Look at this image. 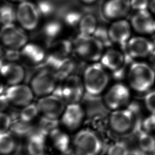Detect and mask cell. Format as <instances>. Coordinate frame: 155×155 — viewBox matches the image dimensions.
<instances>
[{"instance_id": "obj_1", "label": "cell", "mask_w": 155, "mask_h": 155, "mask_svg": "<svg viewBox=\"0 0 155 155\" xmlns=\"http://www.w3.org/2000/svg\"><path fill=\"white\" fill-rule=\"evenodd\" d=\"M127 81L133 90L144 93L153 87L155 81V71L149 63L133 62L127 70Z\"/></svg>"}, {"instance_id": "obj_2", "label": "cell", "mask_w": 155, "mask_h": 155, "mask_svg": "<svg viewBox=\"0 0 155 155\" xmlns=\"http://www.w3.org/2000/svg\"><path fill=\"white\" fill-rule=\"evenodd\" d=\"M73 44V52L84 61L97 62L100 60L104 52V47L94 36H86L79 34Z\"/></svg>"}, {"instance_id": "obj_3", "label": "cell", "mask_w": 155, "mask_h": 155, "mask_svg": "<svg viewBox=\"0 0 155 155\" xmlns=\"http://www.w3.org/2000/svg\"><path fill=\"white\" fill-rule=\"evenodd\" d=\"M100 61L101 65L110 72L114 79L117 80L123 79L127 75V65L133 62L124 52L113 48H108L104 51Z\"/></svg>"}, {"instance_id": "obj_4", "label": "cell", "mask_w": 155, "mask_h": 155, "mask_svg": "<svg viewBox=\"0 0 155 155\" xmlns=\"http://www.w3.org/2000/svg\"><path fill=\"white\" fill-rule=\"evenodd\" d=\"M82 81L86 93L99 95L107 86L109 76L100 63H92L85 69Z\"/></svg>"}, {"instance_id": "obj_5", "label": "cell", "mask_w": 155, "mask_h": 155, "mask_svg": "<svg viewBox=\"0 0 155 155\" xmlns=\"http://www.w3.org/2000/svg\"><path fill=\"white\" fill-rule=\"evenodd\" d=\"M73 144L78 155H99L103 148L99 136L89 129L78 132L73 139Z\"/></svg>"}, {"instance_id": "obj_6", "label": "cell", "mask_w": 155, "mask_h": 155, "mask_svg": "<svg viewBox=\"0 0 155 155\" xmlns=\"http://www.w3.org/2000/svg\"><path fill=\"white\" fill-rule=\"evenodd\" d=\"M84 93L83 81L77 75L72 74L63 80L61 85L57 86L53 94L69 104L81 101Z\"/></svg>"}, {"instance_id": "obj_7", "label": "cell", "mask_w": 155, "mask_h": 155, "mask_svg": "<svg viewBox=\"0 0 155 155\" xmlns=\"http://www.w3.org/2000/svg\"><path fill=\"white\" fill-rule=\"evenodd\" d=\"M0 41L8 50H20L28 43V37L19 26L6 24L0 28Z\"/></svg>"}, {"instance_id": "obj_8", "label": "cell", "mask_w": 155, "mask_h": 155, "mask_svg": "<svg viewBox=\"0 0 155 155\" xmlns=\"http://www.w3.org/2000/svg\"><path fill=\"white\" fill-rule=\"evenodd\" d=\"M58 81L54 71L50 69H43L32 78L30 87L35 96L40 98L53 94L58 86Z\"/></svg>"}, {"instance_id": "obj_9", "label": "cell", "mask_w": 155, "mask_h": 155, "mask_svg": "<svg viewBox=\"0 0 155 155\" xmlns=\"http://www.w3.org/2000/svg\"><path fill=\"white\" fill-rule=\"evenodd\" d=\"M41 14L36 5L25 0L16 8V19L19 26L25 31H32L39 24Z\"/></svg>"}, {"instance_id": "obj_10", "label": "cell", "mask_w": 155, "mask_h": 155, "mask_svg": "<svg viewBox=\"0 0 155 155\" xmlns=\"http://www.w3.org/2000/svg\"><path fill=\"white\" fill-rule=\"evenodd\" d=\"M39 114L49 119L58 120L65 108V102L52 94L40 97L37 101Z\"/></svg>"}, {"instance_id": "obj_11", "label": "cell", "mask_w": 155, "mask_h": 155, "mask_svg": "<svg viewBox=\"0 0 155 155\" xmlns=\"http://www.w3.org/2000/svg\"><path fill=\"white\" fill-rule=\"evenodd\" d=\"M81 101L85 115L91 120L103 119L108 115L110 109L99 95H91L85 92Z\"/></svg>"}, {"instance_id": "obj_12", "label": "cell", "mask_w": 155, "mask_h": 155, "mask_svg": "<svg viewBox=\"0 0 155 155\" xmlns=\"http://www.w3.org/2000/svg\"><path fill=\"white\" fill-rule=\"evenodd\" d=\"M125 54L132 60L148 58L154 50L153 41L144 37H131L125 47Z\"/></svg>"}, {"instance_id": "obj_13", "label": "cell", "mask_w": 155, "mask_h": 155, "mask_svg": "<svg viewBox=\"0 0 155 155\" xmlns=\"http://www.w3.org/2000/svg\"><path fill=\"white\" fill-rule=\"evenodd\" d=\"M5 94L11 105L20 108L32 103L35 96L30 86L22 83L9 86Z\"/></svg>"}, {"instance_id": "obj_14", "label": "cell", "mask_w": 155, "mask_h": 155, "mask_svg": "<svg viewBox=\"0 0 155 155\" xmlns=\"http://www.w3.org/2000/svg\"><path fill=\"white\" fill-rule=\"evenodd\" d=\"M130 92L126 85L117 83L112 86L106 93L104 101L110 110H119L129 101Z\"/></svg>"}, {"instance_id": "obj_15", "label": "cell", "mask_w": 155, "mask_h": 155, "mask_svg": "<svg viewBox=\"0 0 155 155\" xmlns=\"http://www.w3.org/2000/svg\"><path fill=\"white\" fill-rule=\"evenodd\" d=\"M84 115L82 106L78 103L69 104L61 116V123L68 130L74 131L81 124Z\"/></svg>"}, {"instance_id": "obj_16", "label": "cell", "mask_w": 155, "mask_h": 155, "mask_svg": "<svg viewBox=\"0 0 155 155\" xmlns=\"http://www.w3.org/2000/svg\"><path fill=\"white\" fill-rule=\"evenodd\" d=\"M108 32L112 43L124 48L131 37L132 27L126 20H117L110 25Z\"/></svg>"}, {"instance_id": "obj_17", "label": "cell", "mask_w": 155, "mask_h": 155, "mask_svg": "<svg viewBox=\"0 0 155 155\" xmlns=\"http://www.w3.org/2000/svg\"><path fill=\"white\" fill-rule=\"evenodd\" d=\"M130 22L132 28L139 34L149 35L155 33V20L148 10L137 11Z\"/></svg>"}, {"instance_id": "obj_18", "label": "cell", "mask_w": 155, "mask_h": 155, "mask_svg": "<svg viewBox=\"0 0 155 155\" xmlns=\"http://www.w3.org/2000/svg\"><path fill=\"white\" fill-rule=\"evenodd\" d=\"M131 9L130 0H107L104 3L102 12L107 19L115 21L123 19Z\"/></svg>"}, {"instance_id": "obj_19", "label": "cell", "mask_w": 155, "mask_h": 155, "mask_svg": "<svg viewBox=\"0 0 155 155\" xmlns=\"http://www.w3.org/2000/svg\"><path fill=\"white\" fill-rule=\"evenodd\" d=\"M47 54L43 47L38 44L29 43L20 50V59L29 66H37L43 63Z\"/></svg>"}, {"instance_id": "obj_20", "label": "cell", "mask_w": 155, "mask_h": 155, "mask_svg": "<svg viewBox=\"0 0 155 155\" xmlns=\"http://www.w3.org/2000/svg\"><path fill=\"white\" fill-rule=\"evenodd\" d=\"M26 75L21 65L16 62L8 61L0 68V76L9 86L21 84Z\"/></svg>"}, {"instance_id": "obj_21", "label": "cell", "mask_w": 155, "mask_h": 155, "mask_svg": "<svg viewBox=\"0 0 155 155\" xmlns=\"http://www.w3.org/2000/svg\"><path fill=\"white\" fill-rule=\"evenodd\" d=\"M47 136L38 129H34L27 137V150L29 155H44Z\"/></svg>"}, {"instance_id": "obj_22", "label": "cell", "mask_w": 155, "mask_h": 155, "mask_svg": "<svg viewBox=\"0 0 155 155\" xmlns=\"http://www.w3.org/2000/svg\"><path fill=\"white\" fill-rule=\"evenodd\" d=\"M137 135V146L135 150L137 153H143L151 155L155 151V138L150 133L141 130Z\"/></svg>"}, {"instance_id": "obj_23", "label": "cell", "mask_w": 155, "mask_h": 155, "mask_svg": "<svg viewBox=\"0 0 155 155\" xmlns=\"http://www.w3.org/2000/svg\"><path fill=\"white\" fill-rule=\"evenodd\" d=\"M50 54L60 60L70 58L73 52V44L69 40L61 39H55L52 41L50 46Z\"/></svg>"}, {"instance_id": "obj_24", "label": "cell", "mask_w": 155, "mask_h": 155, "mask_svg": "<svg viewBox=\"0 0 155 155\" xmlns=\"http://www.w3.org/2000/svg\"><path fill=\"white\" fill-rule=\"evenodd\" d=\"M54 148L60 153L70 149V138L69 135L59 128H57L48 135Z\"/></svg>"}, {"instance_id": "obj_25", "label": "cell", "mask_w": 155, "mask_h": 155, "mask_svg": "<svg viewBox=\"0 0 155 155\" xmlns=\"http://www.w3.org/2000/svg\"><path fill=\"white\" fill-rule=\"evenodd\" d=\"M15 136L10 131L0 134V155H11L17 148Z\"/></svg>"}, {"instance_id": "obj_26", "label": "cell", "mask_w": 155, "mask_h": 155, "mask_svg": "<svg viewBox=\"0 0 155 155\" xmlns=\"http://www.w3.org/2000/svg\"><path fill=\"white\" fill-rule=\"evenodd\" d=\"M97 27L96 18L93 15L88 14L82 16L78 25L79 34L86 36H93Z\"/></svg>"}, {"instance_id": "obj_27", "label": "cell", "mask_w": 155, "mask_h": 155, "mask_svg": "<svg viewBox=\"0 0 155 155\" xmlns=\"http://www.w3.org/2000/svg\"><path fill=\"white\" fill-rule=\"evenodd\" d=\"M34 129L31 123L23 121L19 117L15 121L12 119L10 131L15 137L27 138Z\"/></svg>"}, {"instance_id": "obj_28", "label": "cell", "mask_w": 155, "mask_h": 155, "mask_svg": "<svg viewBox=\"0 0 155 155\" xmlns=\"http://www.w3.org/2000/svg\"><path fill=\"white\" fill-rule=\"evenodd\" d=\"M75 69V63L70 58H68L61 61L54 72L58 79L63 81L69 76L73 74V72Z\"/></svg>"}, {"instance_id": "obj_29", "label": "cell", "mask_w": 155, "mask_h": 155, "mask_svg": "<svg viewBox=\"0 0 155 155\" xmlns=\"http://www.w3.org/2000/svg\"><path fill=\"white\" fill-rule=\"evenodd\" d=\"M0 21L3 25L15 24L16 19V9L9 5L0 6Z\"/></svg>"}, {"instance_id": "obj_30", "label": "cell", "mask_w": 155, "mask_h": 155, "mask_svg": "<svg viewBox=\"0 0 155 155\" xmlns=\"http://www.w3.org/2000/svg\"><path fill=\"white\" fill-rule=\"evenodd\" d=\"M39 114L36 103H34L32 102L28 105L21 108L19 117L23 121L31 123Z\"/></svg>"}, {"instance_id": "obj_31", "label": "cell", "mask_w": 155, "mask_h": 155, "mask_svg": "<svg viewBox=\"0 0 155 155\" xmlns=\"http://www.w3.org/2000/svg\"><path fill=\"white\" fill-rule=\"evenodd\" d=\"M43 34L51 41H54L62 30V26L58 22L53 21L45 25L43 29Z\"/></svg>"}, {"instance_id": "obj_32", "label": "cell", "mask_w": 155, "mask_h": 155, "mask_svg": "<svg viewBox=\"0 0 155 155\" xmlns=\"http://www.w3.org/2000/svg\"><path fill=\"white\" fill-rule=\"evenodd\" d=\"M58 120L49 119L41 116L39 121L38 129L48 136L54 130L58 128Z\"/></svg>"}, {"instance_id": "obj_33", "label": "cell", "mask_w": 155, "mask_h": 155, "mask_svg": "<svg viewBox=\"0 0 155 155\" xmlns=\"http://www.w3.org/2000/svg\"><path fill=\"white\" fill-rule=\"evenodd\" d=\"M129 147L124 141H119L111 144L108 149L107 155H129Z\"/></svg>"}, {"instance_id": "obj_34", "label": "cell", "mask_w": 155, "mask_h": 155, "mask_svg": "<svg viewBox=\"0 0 155 155\" xmlns=\"http://www.w3.org/2000/svg\"><path fill=\"white\" fill-rule=\"evenodd\" d=\"M93 36L103 44L104 48H110L113 44L109 36L108 29L98 26L97 29Z\"/></svg>"}, {"instance_id": "obj_35", "label": "cell", "mask_w": 155, "mask_h": 155, "mask_svg": "<svg viewBox=\"0 0 155 155\" xmlns=\"http://www.w3.org/2000/svg\"><path fill=\"white\" fill-rule=\"evenodd\" d=\"M82 17V15L79 12L71 11L65 14L64 17V20L67 25L70 27H74L78 26Z\"/></svg>"}, {"instance_id": "obj_36", "label": "cell", "mask_w": 155, "mask_h": 155, "mask_svg": "<svg viewBox=\"0 0 155 155\" xmlns=\"http://www.w3.org/2000/svg\"><path fill=\"white\" fill-rule=\"evenodd\" d=\"M12 119L5 112H0V134L10 131Z\"/></svg>"}, {"instance_id": "obj_37", "label": "cell", "mask_w": 155, "mask_h": 155, "mask_svg": "<svg viewBox=\"0 0 155 155\" xmlns=\"http://www.w3.org/2000/svg\"><path fill=\"white\" fill-rule=\"evenodd\" d=\"M41 15L48 16L54 11V7L51 3L48 1H41L37 5Z\"/></svg>"}, {"instance_id": "obj_38", "label": "cell", "mask_w": 155, "mask_h": 155, "mask_svg": "<svg viewBox=\"0 0 155 155\" xmlns=\"http://www.w3.org/2000/svg\"><path fill=\"white\" fill-rule=\"evenodd\" d=\"M144 104L151 114H155V91L147 93L144 96Z\"/></svg>"}, {"instance_id": "obj_39", "label": "cell", "mask_w": 155, "mask_h": 155, "mask_svg": "<svg viewBox=\"0 0 155 155\" xmlns=\"http://www.w3.org/2000/svg\"><path fill=\"white\" fill-rule=\"evenodd\" d=\"M149 2L150 0H130L131 8L136 11L147 10Z\"/></svg>"}, {"instance_id": "obj_40", "label": "cell", "mask_w": 155, "mask_h": 155, "mask_svg": "<svg viewBox=\"0 0 155 155\" xmlns=\"http://www.w3.org/2000/svg\"><path fill=\"white\" fill-rule=\"evenodd\" d=\"M142 130L149 133L155 131V114H151L142 121Z\"/></svg>"}, {"instance_id": "obj_41", "label": "cell", "mask_w": 155, "mask_h": 155, "mask_svg": "<svg viewBox=\"0 0 155 155\" xmlns=\"http://www.w3.org/2000/svg\"><path fill=\"white\" fill-rule=\"evenodd\" d=\"M10 105L9 99H8L5 93L0 95V112H5Z\"/></svg>"}, {"instance_id": "obj_42", "label": "cell", "mask_w": 155, "mask_h": 155, "mask_svg": "<svg viewBox=\"0 0 155 155\" xmlns=\"http://www.w3.org/2000/svg\"><path fill=\"white\" fill-rule=\"evenodd\" d=\"M149 64L155 71V48L148 56Z\"/></svg>"}, {"instance_id": "obj_43", "label": "cell", "mask_w": 155, "mask_h": 155, "mask_svg": "<svg viewBox=\"0 0 155 155\" xmlns=\"http://www.w3.org/2000/svg\"><path fill=\"white\" fill-rule=\"evenodd\" d=\"M5 52L2 50V48L0 46V68L5 63Z\"/></svg>"}, {"instance_id": "obj_44", "label": "cell", "mask_w": 155, "mask_h": 155, "mask_svg": "<svg viewBox=\"0 0 155 155\" xmlns=\"http://www.w3.org/2000/svg\"><path fill=\"white\" fill-rule=\"evenodd\" d=\"M148 9L151 13L155 15V0H150Z\"/></svg>"}, {"instance_id": "obj_45", "label": "cell", "mask_w": 155, "mask_h": 155, "mask_svg": "<svg viewBox=\"0 0 155 155\" xmlns=\"http://www.w3.org/2000/svg\"><path fill=\"white\" fill-rule=\"evenodd\" d=\"M5 82L3 80L1 77L0 76V95L5 94L6 91V88L5 86Z\"/></svg>"}, {"instance_id": "obj_46", "label": "cell", "mask_w": 155, "mask_h": 155, "mask_svg": "<svg viewBox=\"0 0 155 155\" xmlns=\"http://www.w3.org/2000/svg\"><path fill=\"white\" fill-rule=\"evenodd\" d=\"M60 153V155H78L77 153H75V151L72 150L70 149Z\"/></svg>"}, {"instance_id": "obj_47", "label": "cell", "mask_w": 155, "mask_h": 155, "mask_svg": "<svg viewBox=\"0 0 155 155\" xmlns=\"http://www.w3.org/2000/svg\"><path fill=\"white\" fill-rule=\"evenodd\" d=\"M82 2L86 5H91L96 2L97 0H80Z\"/></svg>"}, {"instance_id": "obj_48", "label": "cell", "mask_w": 155, "mask_h": 155, "mask_svg": "<svg viewBox=\"0 0 155 155\" xmlns=\"http://www.w3.org/2000/svg\"><path fill=\"white\" fill-rule=\"evenodd\" d=\"M10 2L14 3H19L21 2L22 1H24L25 0H9Z\"/></svg>"}, {"instance_id": "obj_49", "label": "cell", "mask_w": 155, "mask_h": 155, "mask_svg": "<svg viewBox=\"0 0 155 155\" xmlns=\"http://www.w3.org/2000/svg\"><path fill=\"white\" fill-rule=\"evenodd\" d=\"M155 155V151L153 153H152V155Z\"/></svg>"}, {"instance_id": "obj_50", "label": "cell", "mask_w": 155, "mask_h": 155, "mask_svg": "<svg viewBox=\"0 0 155 155\" xmlns=\"http://www.w3.org/2000/svg\"><path fill=\"white\" fill-rule=\"evenodd\" d=\"M1 21H0V25H1Z\"/></svg>"}]
</instances>
